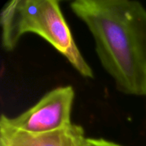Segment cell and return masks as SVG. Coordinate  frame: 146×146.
<instances>
[{
	"instance_id": "obj_3",
	"label": "cell",
	"mask_w": 146,
	"mask_h": 146,
	"mask_svg": "<svg viewBox=\"0 0 146 146\" xmlns=\"http://www.w3.org/2000/svg\"><path fill=\"white\" fill-rule=\"evenodd\" d=\"M75 91L71 86L53 89L36 104L14 118L1 115L0 123L29 133H44L72 124L71 114Z\"/></svg>"
},
{
	"instance_id": "obj_5",
	"label": "cell",
	"mask_w": 146,
	"mask_h": 146,
	"mask_svg": "<svg viewBox=\"0 0 146 146\" xmlns=\"http://www.w3.org/2000/svg\"><path fill=\"white\" fill-rule=\"evenodd\" d=\"M86 146H122L121 145L102 139V138H86Z\"/></svg>"
},
{
	"instance_id": "obj_6",
	"label": "cell",
	"mask_w": 146,
	"mask_h": 146,
	"mask_svg": "<svg viewBox=\"0 0 146 146\" xmlns=\"http://www.w3.org/2000/svg\"><path fill=\"white\" fill-rule=\"evenodd\" d=\"M145 96H146V93H145Z\"/></svg>"
},
{
	"instance_id": "obj_2",
	"label": "cell",
	"mask_w": 146,
	"mask_h": 146,
	"mask_svg": "<svg viewBox=\"0 0 146 146\" xmlns=\"http://www.w3.org/2000/svg\"><path fill=\"white\" fill-rule=\"evenodd\" d=\"M1 44L13 51L27 33L42 37L67 58L78 73L93 78L94 73L76 44L56 0H12L0 14Z\"/></svg>"
},
{
	"instance_id": "obj_4",
	"label": "cell",
	"mask_w": 146,
	"mask_h": 146,
	"mask_svg": "<svg viewBox=\"0 0 146 146\" xmlns=\"http://www.w3.org/2000/svg\"><path fill=\"white\" fill-rule=\"evenodd\" d=\"M82 126L71 124L58 131L29 133L0 123V146H86Z\"/></svg>"
},
{
	"instance_id": "obj_1",
	"label": "cell",
	"mask_w": 146,
	"mask_h": 146,
	"mask_svg": "<svg viewBox=\"0 0 146 146\" xmlns=\"http://www.w3.org/2000/svg\"><path fill=\"white\" fill-rule=\"evenodd\" d=\"M70 6L91 31L101 65L118 91L145 96L144 6L132 0H76Z\"/></svg>"
}]
</instances>
